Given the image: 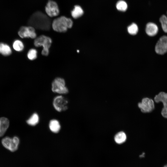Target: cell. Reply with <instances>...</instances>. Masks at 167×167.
Here are the masks:
<instances>
[{"label": "cell", "instance_id": "obj_1", "mask_svg": "<svg viewBox=\"0 0 167 167\" xmlns=\"http://www.w3.org/2000/svg\"><path fill=\"white\" fill-rule=\"evenodd\" d=\"M52 23L49 17L40 11L33 13L28 22V25L35 29L46 31L50 29Z\"/></svg>", "mask_w": 167, "mask_h": 167}, {"label": "cell", "instance_id": "obj_2", "mask_svg": "<svg viewBox=\"0 0 167 167\" xmlns=\"http://www.w3.org/2000/svg\"><path fill=\"white\" fill-rule=\"evenodd\" d=\"M73 25L72 20L65 16H61L55 19L52 23L53 30L58 32H65L71 28Z\"/></svg>", "mask_w": 167, "mask_h": 167}, {"label": "cell", "instance_id": "obj_3", "mask_svg": "<svg viewBox=\"0 0 167 167\" xmlns=\"http://www.w3.org/2000/svg\"><path fill=\"white\" fill-rule=\"evenodd\" d=\"M52 43V40L49 37L41 35L35 38L34 42V45L36 47H43L41 54L44 56H48L49 49Z\"/></svg>", "mask_w": 167, "mask_h": 167}, {"label": "cell", "instance_id": "obj_4", "mask_svg": "<svg viewBox=\"0 0 167 167\" xmlns=\"http://www.w3.org/2000/svg\"><path fill=\"white\" fill-rule=\"evenodd\" d=\"M52 90L54 92L59 94H66L69 92L68 89L65 85V80L60 77L56 78L53 81Z\"/></svg>", "mask_w": 167, "mask_h": 167}, {"label": "cell", "instance_id": "obj_5", "mask_svg": "<svg viewBox=\"0 0 167 167\" xmlns=\"http://www.w3.org/2000/svg\"><path fill=\"white\" fill-rule=\"evenodd\" d=\"M19 143V139L17 136H14L12 138L6 137L2 140L3 146L6 149L12 152H15L18 149Z\"/></svg>", "mask_w": 167, "mask_h": 167}, {"label": "cell", "instance_id": "obj_6", "mask_svg": "<svg viewBox=\"0 0 167 167\" xmlns=\"http://www.w3.org/2000/svg\"><path fill=\"white\" fill-rule=\"evenodd\" d=\"M53 103L54 108L58 112L64 111L68 109V101L62 96H56L53 100Z\"/></svg>", "mask_w": 167, "mask_h": 167}, {"label": "cell", "instance_id": "obj_7", "mask_svg": "<svg viewBox=\"0 0 167 167\" xmlns=\"http://www.w3.org/2000/svg\"><path fill=\"white\" fill-rule=\"evenodd\" d=\"M18 34L19 36L22 38H29L34 39L36 37L35 29L30 26H23L21 27L18 32Z\"/></svg>", "mask_w": 167, "mask_h": 167}, {"label": "cell", "instance_id": "obj_8", "mask_svg": "<svg viewBox=\"0 0 167 167\" xmlns=\"http://www.w3.org/2000/svg\"><path fill=\"white\" fill-rule=\"evenodd\" d=\"M138 106L141 111L144 113L151 112L155 107L153 100L147 97L143 98L141 102L138 104Z\"/></svg>", "mask_w": 167, "mask_h": 167}, {"label": "cell", "instance_id": "obj_9", "mask_svg": "<svg viewBox=\"0 0 167 167\" xmlns=\"http://www.w3.org/2000/svg\"><path fill=\"white\" fill-rule=\"evenodd\" d=\"M45 9L47 15L49 17L56 16L59 13V10L57 4L52 0H49Z\"/></svg>", "mask_w": 167, "mask_h": 167}, {"label": "cell", "instance_id": "obj_10", "mask_svg": "<svg viewBox=\"0 0 167 167\" xmlns=\"http://www.w3.org/2000/svg\"><path fill=\"white\" fill-rule=\"evenodd\" d=\"M156 52L159 54H163L167 52V36L161 37L156 43L155 47Z\"/></svg>", "mask_w": 167, "mask_h": 167}, {"label": "cell", "instance_id": "obj_11", "mask_svg": "<svg viewBox=\"0 0 167 167\" xmlns=\"http://www.w3.org/2000/svg\"><path fill=\"white\" fill-rule=\"evenodd\" d=\"M145 31L148 35L150 36H153L156 35L158 33V28L155 24L149 22L146 25Z\"/></svg>", "mask_w": 167, "mask_h": 167}, {"label": "cell", "instance_id": "obj_12", "mask_svg": "<svg viewBox=\"0 0 167 167\" xmlns=\"http://www.w3.org/2000/svg\"><path fill=\"white\" fill-rule=\"evenodd\" d=\"M9 125L8 119L5 117L0 118V137L5 134Z\"/></svg>", "mask_w": 167, "mask_h": 167}, {"label": "cell", "instance_id": "obj_13", "mask_svg": "<svg viewBox=\"0 0 167 167\" xmlns=\"http://www.w3.org/2000/svg\"><path fill=\"white\" fill-rule=\"evenodd\" d=\"M154 101L157 103L161 102L164 107H167V93L161 92L154 97Z\"/></svg>", "mask_w": 167, "mask_h": 167}, {"label": "cell", "instance_id": "obj_14", "mask_svg": "<svg viewBox=\"0 0 167 167\" xmlns=\"http://www.w3.org/2000/svg\"><path fill=\"white\" fill-rule=\"evenodd\" d=\"M84 13V11L82 7L78 5L74 6L71 12L72 16L75 19H78L81 17Z\"/></svg>", "mask_w": 167, "mask_h": 167}, {"label": "cell", "instance_id": "obj_15", "mask_svg": "<svg viewBox=\"0 0 167 167\" xmlns=\"http://www.w3.org/2000/svg\"><path fill=\"white\" fill-rule=\"evenodd\" d=\"M49 127L50 130L54 133H58L61 128L59 122L55 119H53L50 121Z\"/></svg>", "mask_w": 167, "mask_h": 167}, {"label": "cell", "instance_id": "obj_16", "mask_svg": "<svg viewBox=\"0 0 167 167\" xmlns=\"http://www.w3.org/2000/svg\"><path fill=\"white\" fill-rule=\"evenodd\" d=\"M126 139V136L125 133L122 131L117 133L114 137V140L115 142L118 144H121L125 142Z\"/></svg>", "mask_w": 167, "mask_h": 167}, {"label": "cell", "instance_id": "obj_17", "mask_svg": "<svg viewBox=\"0 0 167 167\" xmlns=\"http://www.w3.org/2000/svg\"><path fill=\"white\" fill-rule=\"evenodd\" d=\"M11 53V49L9 45L3 43H0V54L6 56L10 55Z\"/></svg>", "mask_w": 167, "mask_h": 167}, {"label": "cell", "instance_id": "obj_18", "mask_svg": "<svg viewBox=\"0 0 167 167\" xmlns=\"http://www.w3.org/2000/svg\"><path fill=\"white\" fill-rule=\"evenodd\" d=\"M39 118L38 115L36 113H34L27 121L28 124L31 126H34L39 122Z\"/></svg>", "mask_w": 167, "mask_h": 167}, {"label": "cell", "instance_id": "obj_19", "mask_svg": "<svg viewBox=\"0 0 167 167\" xmlns=\"http://www.w3.org/2000/svg\"><path fill=\"white\" fill-rule=\"evenodd\" d=\"M13 47L15 51L20 52L23 50L24 46L22 41L19 40H16L14 42Z\"/></svg>", "mask_w": 167, "mask_h": 167}, {"label": "cell", "instance_id": "obj_20", "mask_svg": "<svg viewBox=\"0 0 167 167\" xmlns=\"http://www.w3.org/2000/svg\"><path fill=\"white\" fill-rule=\"evenodd\" d=\"M116 7L118 10L121 11H125L127 10V5L124 1L120 0L117 2Z\"/></svg>", "mask_w": 167, "mask_h": 167}, {"label": "cell", "instance_id": "obj_21", "mask_svg": "<svg viewBox=\"0 0 167 167\" xmlns=\"http://www.w3.org/2000/svg\"><path fill=\"white\" fill-rule=\"evenodd\" d=\"M127 31L131 35H136L138 31V28L137 25L133 23L127 27Z\"/></svg>", "mask_w": 167, "mask_h": 167}, {"label": "cell", "instance_id": "obj_22", "mask_svg": "<svg viewBox=\"0 0 167 167\" xmlns=\"http://www.w3.org/2000/svg\"><path fill=\"white\" fill-rule=\"evenodd\" d=\"M159 21L163 31L167 33V17L165 15H162L160 17Z\"/></svg>", "mask_w": 167, "mask_h": 167}, {"label": "cell", "instance_id": "obj_23", "mask_svg": "<svg viewBox=\"0 0 167 167\" xmlns=\"http://www.w3.org/2000/svg\"><path fill=\"white\" fill-rule=\"evenodd\" d=\"M37 51L34 49H30L27 53L28 58L31 60L35 59L37 57Z\"/></svg>", "mask_w": 167, "mask_h": 167}, {"label": "cell", "instance_id": "obj_24", "mask_svg": "<svg viewBox=\"0 0 167 167\" xmlns=\"http://www.w3.org/2000/svg\"><path fill=\"white\" fill-rule=\"evenodd\" d=\"M161 114L164 117L167 118V107H163L161 111Z\"/></svg>", "mask_w": 167, "mask_h": 167}, {"label": "cell", "instance_id": "obj_25", "mask_svg": "<svg viewBox=\"0 0 167 167\" xmlns=\"http://www.w3.org/2000/svg\"><path fill=\"white\" fill-rule=\"evenodd\" d=\"M163 167H167V164L165 165Z\"/></svg>", "mask_w": 167, "mask_h": 167}, {"label": "cell", "instance_id": "obj_26", "mask_svg": "<svg viewBox=\"0 0 167 167\" xmlns=\"http://www.w3.org/2000/svg\"><path fill=\"white\" fill-rule=\"evenodd\" d=\"M77 52H79V50H77Z\"/></svg>", "mask_w": 167, "mask_h": 167}, {"label": "cell", "instance_id": "obj_27", "mask_svg": "<svg viewBox=\"0 0 167 167\" xmlns=\"http://www.w3.org/2000/svg\"></svg>", "mask_w": 167, "mask_h": 167}, {"label": "cell", "instance_id": "obj_28", "mask_svg": "<svg viewBox=\"0 0 167 167\" xmlns=\"http://www.w3.org/2000/svg\"></svg>", "mask_w": 167, "mask_h": 167}]
</instances>
